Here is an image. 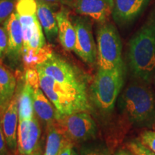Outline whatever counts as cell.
Returning a JSON list of instances; mask_svg holds the SVG:
<instances>
[{
    "label": "cell",
    "mask_w": 155,
    "mask_h": 155,
    "mask_svg": "<svg viewBox=\"0 0 155 155\" xmlns=\"http://www.w3.org/2000/svg\"><path fill=\"white\" fill-rule=\"evenodd\" d=\"M17 0H0V23L5 22L16 8Z\"/></svg>",
    "instance_id": "cell-23"
},
{
    "label": "cell",
    "mask_w": 155,
    "mask_h": 155,
    "mask_svg": "<svg viewBox=\"0 0 155 155\" xmlns=\"http://www.w3.org/2000/svg\"><path fill=\"white\" fill-rule=\"evenodd\" d=\"M53 54V52L51 46L46 44L40 50H28L22 53V61L27 68H35L37 65L47 61Z\"/></svg>",
    "instance_id": "cell-19"
},
{
    "label": "cell",
    "mask_w": 155,
    "mask_h": 155,
    "mask_svg": "<svg viewBox=\"0 0 155 155\" xmlns=\"http://www.w3.org/2000/svg\"><path fill=\"white\" fill-rule=\"evenodd\" d=\"M119 106L134 127L154 125L155 94L147 83L137 80L129 83L120 96Z\"/></svg>",
    "instance_id": "cell-2"
},
{
    "label": "cell",
    "mask_w": 155,
    "mask_h": 155,
    "mask_svg": "<svg viewBox=\"0 0 155 155\" xmlns=\"http://www.w3.org/2000/svg\"><path fill=\"white\" fill-rule=\"evenodd\" d=\"M73 149V148L72 142L68 141V142L65 145V147H63V150H61V152H60V154L58 155H71L72 154Z\"/></svg>",
    "instance_id": "cell-30"
},
{
    "label": "cell",
    "mask_w": 155,
    "mask_h": 155,
    "mask_svg": "<svg viewBox=\"0 0 155 155\" xmlns=\"http://www.w3.org/2000/svg\"><path fill=\"white\" fill-rule=\"evenodd\" d=\"M0 116H2V114H1V112H0Z\"/></svg>",
    "instance_id": "cell-35"
},
{
    "label": "cell",
    "mask_w": 155,
    "mask_h": 155,
    "mask_svg": "<svg viewBox=\"0 0 155 155\" xmlns=\"http://www.w3.org/2000/svg\"><path fill=\"white\" fill-rule=\"evenodd\" d=\"M90 18L78 17L73 22L76 40L73 51L83 62L94 65L97 62V45L94 40Z\"/></svg>",
    "instance_id": "cell-8"
},
{
    "label": "cell",
    "mask_w": 155,
    "mask_h": 155,
    "mask_svg": "<svg viewBox=\"0 0 155 155\" xmlns=\"http://www.w3.org/2000/svg\"><path fill=\"white\" fill-rule=\"evenodd\" d=\"M114 0H75L73 7L81 16L104 23L112 15Z\"/></svg>",
    "instance_id": "cell-11"
},
{
    "label": "cell",
    "mask_w": 155,
    "mask_h": 155,
    "mask_svg": "<svg viewBox=\"0 0 155 155\" xmlns=\"http://www.w3.org/2000/svg\"><path fill=\"white\" fill-rule=\"evenodd\" d=\"M81 155H111L108 148L100 143L85 144L80 150Z\"/></svg>",
    "instance_id": "cell-21"
},
{
    "label": "cell",
    "mask_w": 155,
    "mask_h": 155,
    "mask_svg": "<svg viewBox=\"0 0 155 155\" xmlns=\"http://www.w3.org/2000/svg\"><path fill=\"white\" fill-rule=\"evenodd\" d=\"M18 99L14 95L8 106L2 115V127L8 150L15 154L17 150V124H18Z\"/></svg>",
    "instance_id": "cell-13"
},
{
    "label": "cell",
    "mask_w": 155,
    "mask_h": 155,
    "mask_svg": "<svg viewBox=\"0 0 155 155\" xmlns=\"http://www.w3.org/2000/svg\"><path fill=\"white\" fill-rule=\"evenodd\" d=\"M151 0H114L112 17L119 26H128L141 16Z\"/></svg>",
    "instance_id": "cell-10"
},
{
    "label": "cell",
    "mask_w": 155,
    "mask_h": 155,
    "mask_svg": "<svg viewBox=\"0 0 155 155\" xmlns=\"http://www.w3.org/2000/svg\"><path fill=\"white\" fill-rule=\"evenodd\" d=\"M33 94L34 88L25 81L22 89L17 94L19 120H30L35 116L34 110Z\"/></svg>",
    "instance_id": "cell-17"
},
{
    "label": "cell",
    "mask_w": 155,
    "mask_h": 155,
    "mask_svg": "<svg viewBox=\"0 0 155 155\" xmlns=\"http://www.w3.org/2000/svg\"><path fill=\"white\" fill-rule=\"evenodd\" d=\"M98 69L110 71L125 65L122 42L117 29L109 22L102 23L97 31Z\"/></svg>",
    "instance_id": "cell-5"
},
{
    "label": "cell",
    "mask_w": 155,
    "mask_h": 155,
    "mask_svg": "<svg viewBox=\"0 0 155 155\" xmlns=\"http://www.w3.org/2000/svg\"><path fill=\"white\" fill-rule=\"evenodd\" d=\"M30 155H42V152H41V151L38 149V150H37L36 151H35V152L33 153H32Z\"/></svg>",
    "instance_id": "cell-32"
},
{
    "label": "cell",
    "mask_w": 155,
    "mask_h": 155,
    "mask_svg": "<svg viewBox=\"0 0 155 155\" xmlns=\"http://www.w3.org/2000/svg\"><path fill=\"white\" fill-rule=\"evenodd\" d=\"M57 124L48 126L46 145L43 155H58L65 145L68 142Z\"/></svg>",
    "instance_id": "cell-18"
},
{
    "label": "cell",
    "mask_w": 155,
    "mask_h": 155,
    "mask_svg": "<svg viewBox=\"0 0 155 155\" xmlns=\"http://www.w3.org/2000/svg\"><path fill=\"white\" fill-rule=\"evenodd\" d=\"M7 35L5 28L0 27V59L3 58L7 55Z\"/></svg>",
    "instance_id": "cell-26"
},
{
    "label": "cell",
    "mask_w": 155,
    "mask_h": 155,
    "mask_svg": "<svg viewBox=\"0 0 155 155\" xmlns=\"http://www.w3.org/2000/svg\"><path fill=\"white\" fill-rule=\"evenodd\" d=\"M25 81L28 82L34 89L40 87V79H39V75L36 68H29L26 69Z\"/></svg>",
    "instance_id": "cell-25"
},
{
    "label": "cell",
    "mask_w": 155,
    "mask_h": 155,
    "mask_svg": "<svg viewBox=\"0 0 155 155\" xmlns=\"http://www.w3.org/2000/svg\"><path fill=\"white\" fill-rule=\"evenodd\" d=\"M126 66L110 71L98 69L91 85V98L94 105L104 114L113 111L124 84Z\"/></svg>",
    "instance_id": "cell-4"
},
{
    "label": "cell",
    "mask_w": 155,
    "mask_h": 155,
    "mask_svg": "<svg viewBox=\"0 0 155 155\" xmlns=\"http://www.w3.org/2000/svg\"><path fill=\"white\" fill-rule=\"evenodd\" d=\"M9 155H11V154H9ZM18 155H19V154H18Z\"/></svg>",
    "instance_id": "cell-36"
},
{
    "label": "cell",
    "mask_w": 155,
    "mask_h": 155,
    "mask_svg": "<svg viewBox=\"0 0 155 155\" xmlns=\"http://www.w3.org/2000/svg\"><path fill=\"white\" fill-rule=\"evenodd\" d=\"M0 87L9 98H12L16 88V79L12 73L0 63Z\"/></svg>",
    "instance_id": "cell-20"
},
{
    "label": "cell",
    "mask_w": 155,
    "mask_h": 155,
    "mask_svg": "<svg viewBox=\"0 0 155 155\" xmlns=\"http://www.w3.org/2000/svg\"><path fill=\"white\" fill-rule=\"evenodd\" d=\"M40 1L44 2L49 5L53 6V5H65V6H70L72 7L74 3L75 0H40Z\"/></svg>",
    "instance_id": "cell-29"
},
{
    "label": "cell",
    "mask_w": 155,
    "mask_h": 155,
    "mask_svg": "<svg viewBox=\"0 0 155 155\" xmlns=\"http://www.w3.org/2000/svg\"><path fill=\"white\" fill-rule=\"evenodd\" d=\"M152 82L154 83V86H155V73H154V76H153V78H152Z\"/></svg>",
    "instance_id": "cell-34"
},
{
    "label": "cell",
    "mask_w": 155,
    "mask_h": 155,
    "mask_svg": "<svg viewBox=\"0 0 155 155\" xmlns=\"http://www.w3.org/2000/svg\"><path fill=\"white\" fill-rule=\"evenodd\" d=\"M41 129L36 117L19 120L17 129V153L30 155L38 149Z\"/></svg>",
    "instance_id": "cell-9"
},
{
    "label": "cell",
    "mask_w": 155,
    "mask_h": 155,
    "mask_svg": "<svg viewBox=\"0 0 155 155\" xmlns=\"http://www.w3.org/2000/svg\"><path fill=\"white\" fill-rule=\"evenodd\" d=\"M9 150L2 127V116H0V155H9Z\"/></svg>",
    "instance_id": "cell-27"
},
{
    "label": "cell",
    "mask_w": 155,
    "mask_h": 155,
    "mask_svg": "<svg viewBox=\"0 0 155 155\" xmlns=\"http://www.w3.org/2000/svg\"><path fill=\"white\" fill-rule=\"evenodd\" d=\"M37 1V17L48 40L53 42L58 35L56 13L52 5L40 0Z\"/></svg>",
    "instance_id": "cell-14"
},
{
    "label": "cell",
    "mask_w": 155,
    "mask_h": 155,
    "mask_svg": "<svg viewBox=\"0 0 155 155\" xmlns=\"http://www.w3.org/2000/svg\"><path fill=\"white\" fill-rule=\"evenodd\" d=\"M12 98H9L5 91L0 87V112H1L2 115L3 114L4 111H5L7 106H8Z\"/></svg>",
    "instance_id": "cell-28"
},
{
    "label": "cell",
    "mask_w": 155,
    "mask_h": 155,
    "mask_svg": "<svg viewBox=\"0 0 155 155\" xmlns=\"http://www.w3.org/2000/svg\"><path fill=\"white\" fill-rule=\"evenodd\" d=\"M127 149L134 155H155V153L145 147L139 139H134L127 144Z\"/></svg>",
    "instance_id": "cell-22"
},
{
    "label": "cell",
    "mask_w": 155,
    "mask_h": 155,
    "mask_svg": "<svg viewBox=\"0 0 155 155\" xmlns=\"http://www.w3.org/2000/svg\"><path fill=\"white\" fill-rule=\"evenodd\" d=\"M33 101L35 113L39 119L48 126L56 123L60 118L58 112L40 87L34 89Z\"/></svg>",
    "instance_id": "cell-15"
},
{
    "label": "cell",
    "mask_w": 155,
    "mask_h": 155,
    "mask_svg": "<svg viewBox=\"0 0 155 155\" xmlns=\"http://www.w3.org/2000/svg\"><path fill=\"white\" fill-rule=\"evenodd\" d=\"M139 139L145 147L155 153V131H144L139 136Z\"/></svg>",
    "instance_id": "cell-24"
},
{
    "label": "cell",
    "mask_w": 155,
    "mask_h": 155,
    "mask_svg": "<svg viewBox=\"0 0 155 155\" xmlns=\"http://www.w3.org/2000/svg\"><path fill=\"white\" fill-rule=\"evenodd\" d=\"M58 28V39L65 50L71 51L75 47L76 31L74 25L69 18L68 12L62 9L56 13Z\"/></svg>",
    "instance_id": "cell-16"
},
{
    "label": "cell",
    "mask_w": 155,
    "mask_h": 155,
    "mask_svg": "<svg viewBox=\"0 0 155 155\" xmlns=\"http://www.w3.org/2000/svg\"><path fill=\"white\" fill-rule=\"evenodd\" d=\"M71 155H78V154L76 152V151H75L74 149H73V151H72V154Z\"/></svg>",
    "instance_id": "cell-33"
},
{
    "label": "cell",
    "mask_w": 155,
    "mask_h": 155,
    "mask_svg": "<svg viewBox=\"0 0 155 155\" xmlns=\"http://www.w3.org/2000/svg\"><path fill=\"white\" fill-rule=\"evenodd\" d=\"M38 73L40 87L55 107L60 118L75 112L91 111L88 91L64 86L40 71Z\"/></svg>",
    "instance_id": "cell-3"
},
{
    "label": "cell",
    "mask_w": 155,
    "mask_h": 155,
    "mask_svg": "<svg viewBox=\"0 0 155 155\" xmlns=\"http://www.w3.org/2000/svg\"><path fill=\"white\" fill-rule=\"evenodd\" d=\"M56 124L65 138L72 143H82L95 139L98 131L96 122L87 111L61 116Z\"/></svg>",
    "instance_id": "cell-7"
},
{
    "label": "cell",
    "mask_w": 155,
    "mask_h": 155,
    "mask_svg": "<svg viewBox=\"0 0 155 155\" xmlns=\"http://www.w3.org/2000/svg\"><path fill=\"white\" fill-rule=\"evenodd\" d=\"M127 59L135 80L147 84L152 82L155 73V7L129 40Z\"/></svg>",
    "instance_id": "cell-1"
},
{
    "label": "cell",
    "mask_w": 155,
    "mask_h": 155,
    "mask_svg": "<svg viewBox=\"0 0 155 155\" xmlns=\"http://www.w3.org/2000/svg\"><path fill=\"white\" fill-rule=\"evenodd\" d=\"M4 28L7 35V55L13 63H17L22 57L23 37L22 27L16 12H13L4 23Z\"/></svg>",
    "instance_id": "cell-12"
},
{
    "label": "cell",
    "mask_w": 155,
    "mask_h": 155,
    "mask_svg": "<svg viewBox=\"0 0 155 155\" xmlns=\"http://www.w3.org/2000/svg\"><path fill=\"white\" fill-rule=\"evenodd\" d=\"M114 155H134V154L130 150H128V149L127 150H123V149H121V150H118Z\"/></svg>",
    "instance_id": "cell-31"
},
{
    "label": "cell",
    "mask_w": 155,
    "mask_h": 155,
    "mask_svg": "<svg viewBox=\"0 0 155 155\" xmlns=\"http://www.w3.org/2000/svg\"><path fill=\"white\" fill-rule=\"evenodd\" d=\"M35 68L62 85L88 91L86 76L76 67L55 53Z\"/></svg>",
    "instance_id": "cell-6"
}]
</instances>
